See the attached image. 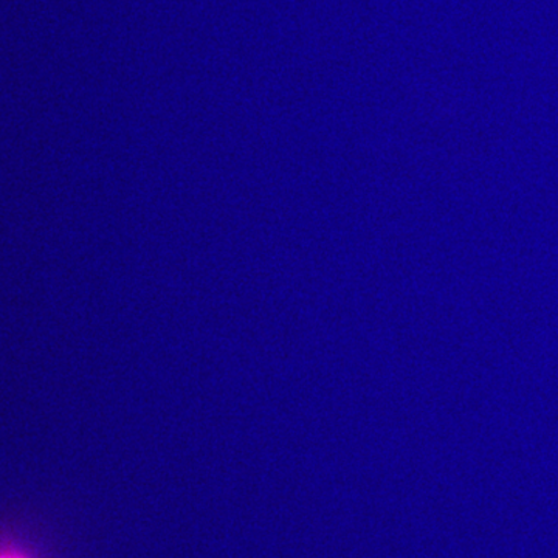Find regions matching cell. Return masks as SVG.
Here are the masks:
<instances>
[{"instance_id":"cell-1","label":"cell","mask_w":558,"mask_h":558,"mask_svg":"<svg viewBox=\"0 0 558 558\" xmlns=\"http://www.w3.org/2000/svg\"><path fill=\"white\" fill-rule=\"evenodd\" d=\"M0 558H36L31 550L11 538L0 539Z\"/></svg>"}]
</instances>
